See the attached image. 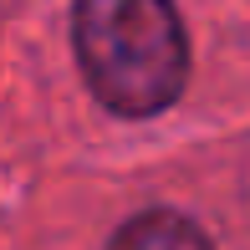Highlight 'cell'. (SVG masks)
<instances>
[{
  "label": "cell",
  "mask_w": 250,
  "mask_h": 250,
  "mask_svg": "<svg viewBox=\"0 0 250 250\" xmlns=\"http://www.w3.org/2000/svg\"><path fill=\"white\" fill-rule=\"evenodd\" d=\"M72 46L92 97L118 118H153L189 82V36L174 0H77Z\"/></svg>",
  "instance_id": "obj_1"
},
{
  "label": "cell",
  "mask_w": 250,
  "mask_h": 250,
  "mask_svg": "<svg viewBox=\"0 0 250 250\" xmlns=\"http://www.w3.org/2000/svg\"><path fill=\"white\" fill-rule=\"evenodd\" d=\"M107 250H214V240L189 220V214L143 209L107 240Z\"/></svg>",
  "instance_id": "obj_2"
}]
</instances>
